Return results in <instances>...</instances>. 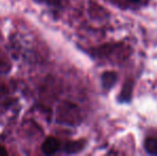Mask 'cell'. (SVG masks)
I'll list each match as a JSON object with an SVG mask.
<instances>
[{"label": "cell", "instance_id": "52a82bcc", "mask_svg": "<svg viewBox=\"0 0 157 156\" xmlns=\"http://www.w3.org/2000/svg\"><path fill=\"white\" fill-rule=\"evenodd\" d=\"M8 154V152H6V150L3 148V146L0 144V155H6Z\"/></svg>", "mask_w": 157, "mask_h": 156}, {"label": "cell", "instance_id": "9c48e42d", "mask_svg": "<svg viewBox=\"0 0 157 156\" xmlns=\"http://www.w3.org/2000/svg\"><path fill=\"white\" fill-rule=\"evenodd\" d=\"M128 1H130V2H138V1H140V0H128Z\"/></svg>", "mask_w": 157, "mask_h": 156}, {"label": "cell", "instance_id": "5b68a950", "mask_svg": "<svg viewBox=\"0 0 157 156\" xmlns=\"http://www.w3.org/2000/svg\"><path fill=\"white\" fill-rule=\"evenodd\" d=\"M144 149L149 154L157 155V138L149 137L144 141Z\"/></svg>", "mask_w": 157, "mask_h": 156}, {"label": "cell", "instance_id": "ba28073f", "mask_svg": "<svg viewBox=\"0 0 157 156\" xmlns=\"http://www.w3.org/2000/svg\"><path fill=\"white\" fill-rule=\"evenodd\" d=\"M49 2H52V3H57V2H59L60 0H48Z\"/></svg>", "mask_w": 157, "mask_h": 156}, {"label": "cell", "instance_id": "277c9868", "mask_svg": "<svg viewBox=\"0 0 157 156\" xmlns=\"http://www.w3.org/2000/svg\"><path fill=\"white\" fill-rule=\"evenodd\" d=\"M83 146H85V142H83L82 140H80V141H70L65 143V146H64V151H65L66 153L73 154V153H77L82 150Z\"/></svg>", "mask_w": 157, "mask_h": 156}, {"label": "cell", "instance_id": "6da1fadb", "mask_svg": "<svg viewBox=\"0 0 157 156\" xmlns=\"http://www.w3.org/2000/svg\"><path fill=\"white\" fill-rule=\"evenodd\" d=\"M58 121L68 125H76L80 121V111L76 105L64 102L58 107Z\"/></svg>", "mask_w": 157, "mask_h": 156}, {"label": "cell", "instance_id": "7a4b0ae2", "mask_svg": "<svg viewBox=\"0 0 157 156\" xmlns=\"http://www.w3.org/2000/svg\"><path fill=\"white\" fill-rule=\"evenodd\" d=\"M59 148H60V142L54 137H48L42 144V151L47 155L56 153Z\"/></svg>", "mask_w": 157, "mask_h": 156}, {"label": "cell", "instance_id": "3957f363", "mask_svg": "<svg viewBox=\"0 0 157 156\" xmlns=\"http://www.w3.org/2000/svg\"><path fill=\"white\" fill-rule=\"evenodd\" d=\"M117 78L118 75L114 72H105V73L101 75V83H103V87L106 89H110L114 86V83L117 82Z\"/></svg>", "mask_w": 157, "mask_h": 156}, {"label": "cell", "instance_id": "8992f818", "mask_svg": "<svg viewBox=\"0 0 157 156\" xmlns=\"http://www.w3.org/2000/svg\"><path fill=\"white\" fill-rule=\"evenodd\" d=\"M132 81L128 80L124 85L122 92H121L120 101H122V102H128L130 100V96H132Z\"/></svg>", "mask_w": 157, "mask_h": 156}]
</instances>
